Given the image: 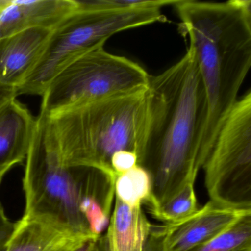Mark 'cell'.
<instances>
[{"mask_svg": "<svg viewBox=\"0 0 251 251\" xmlns=\"http://www.w3.org/2000/svg\"><path fill=\"white\" fill-rule=\"evenodd\" d=\"M146 133L137 158L152 180L149 202L163 204L189 184L204 165L201 142L208 104L205 88L190 48L170 68L148 83Z\"/></svg>", "mask_w": 251, "mask_h": 251, "instance_id": "obj_1", "label": "cell"}, {"mask_svg": "<svg viewBox=\"0 0 251 251\" xmlns=\"http://www.w3.org/2000/svg\"><path fill=\"white\" fill-rule=\"evenodd\" d=\"M148 87L47 115L50 132L63 162L102 170L116 179L113 155L130 151L139 155L148 123Z\"/></svg>", "mask_w": 251, "mask_h": 251, "instance_id": "obj_4", "label": "cell"}, {"mask_svg": "<svg viewBox=\"0 0 251 251\" xmlns=\"http://www.w3.org/2000/svg\"><path fill=\"white\" fill-rule=\"evenodd\" d=\"M76 8L75 0H0V39L30 29H54Z\"/></svg>", "mask_w": 251, "mask_h": 251, "instance_id": "obj_10", "label": "cell"}, {"mask_svg": "<svg viewBox=\"0 0 251 251\" xmlns=\"http://www.w3.org/2000/svg\"><path fill=\"white\" fill-rule=\"evenodd\" d=\"M36 126V118L17 98L0 109V174L26 159Z\"/></svg>", "mask_w": 251, "mask_h": 251, "instance_id": "obj_12", "label": "cell"}, {"mask_svg": "<svg viewBox=\"0 0 251 251\" xmlns=\"http://www.w3.org/2000/svg\"><path fill=\"white\" fill-rule=\"evenodd\" d=\"M15 223H13L5 214L0 203V251H6L8 241L14 231Z\"/></svg>", "mask_w": 251, "mask_h": 251, "instance_id": "obj_18", "label": "cell"}, {"mask_svg": "<svg viewBox=\"0 0 251 251\" xmlns=\"http://www.w3.org/2000/svg\"><path fill=\"white\" fill-rule=\"evenodd\" d=\"M210 201L251 209V91L223 122L202 167Z\"/></svg>", "mask_w": 251, "mask_h": 251, "instance_id": "obj_7", "label": "cell"}, {"mask_svg": "<svg viewBox=\"0 0 251 251\" xmlns=\"http://www.w3.org/2000/svg\"><path fill=\"white\" fill-rule=\"evenodd\" d=\"M150 77L134 61L100 47L79 57L51 80L42 95L41 111L50 116L132 93L148 87Z\"/></svg>", "mask_w": 251, "mask_h": 251, "instance_id": "obj_6", "label": "cell"}, {"mask_svg": "<svg viewBox=\"0 0 251 251\" xmlns=\"http://www.w3.org/2000/svg\"><path fill=\"white\" fill-rule=\"evenodd\" d=\"M152 226L142 206H129L116 198L105 234L109 251H145Z\"/></svg>", "mask_w": 251, "mask_h": 251, "instance_id": "obj_13", "label": "cell"}, {"mask_svg": "<svg viewBox=\"0 0 251 251\" xmlns=\"http://www.w3.org/2000/svg\"><path fill=\"white\" fill-rule=\"evenodd\" d=\"M25 160L23 215L94 238L88 218L108 198L111 176L93 167L63 162L42 111Z\"/></svg>", "mask_w": 251, "mask_h": 251, "instance_id": "obj_3", "label": "cell"}, {"mask_svg": "<svg viewBox=\"0 0 251 251\" xmlns=\"http://www.w3.org/2000/svg\"><path fill=\"white\" fill-rule=\"evenodd\" d=\"M17 96V89L0 86V109Z\"/></svg>", "mask_w": 251, "mask_h": 251, "instance_id": "obj_19", "label": "cell"}, {"mask_svg": "<svg viewBox=\"0 0 251 251\" xmlns=\"http://www.w3.org/2000/svg\"><path fill=\"white\" fill-rule=\"evenodd\" d=\"M5 175L6 174H3V173H1V174H0V185H1V183H2V180H3Z\"/></svg>", "mask_w": 251, "mask_h": 251, "instance_id": "obj_22", "label": "cell"}, {"mask_svg": "<svg viewBox=\"0 0 251 251\" xmlns=\"http://www.w3.org/2000/svg\"><path fill=\"white\" fill-rule=\"evenodd\" d=\"M90 239H96L23 215L15 223L6 251H75Z\"/></svg>", "mask_w": 251, "mask_h": 251, "instance_id": "obj_11", "label": "cell"}, {"mask_svg": "<svg viewBox=\"0 0 251 251\" xmlns=\"http://www.w3.org/2000/svg\"><path fill=\"white\" fill-rule=\"evenodd\" d=\"M177 0H148L135 8L103 10L77 4L74 12L52 30L34 71L17 89V95H42L51 80L86 52L104 46L114 34L166 20L161 9Z\"/></svg>", "mask_w": 251, "mask_h": 251, "instance_id": "obj_5", "label": "cell"}, {"mask_svg": "<svg viewBox=\"0 0 251 251\" xmlns=\"http://www.w3.org/2000/svg\"><path fill=\"white\" fill-rule=\"evenodd\" d=\"M145 205L152 217L164 224L177 223L192 215L199 208L195 184L185 186L180 193L165 203L149 202Z\"/></svg>", "mask_w": 251, "mask_h": 251, "instance_id": "obj_15", "label": "cell"}, {"mask_svg": "<svg viewBox=\"0 0 251 251\" xmlns=\"http://www.w3.org/2000/svg\"><path fill=\"white\" fill-rule=\"evenodd\" d=\"M190 251H251V214L209 242Z\"/></svg>", "mask_w": 251, "mask_h": 251, "instance_id": "obj_16", "label": "cell"}, {"mask_svg": "<svg viewBox=\"0 0 251 251\" xmlns=\"http://www.w3.org/2000/svg\"><path fill=\"white\" fill-rule=\"evenodd\" d=\"M53 29L33 28L0 39V86L18 89L39 64Z\"/></svg>", "mask_w": 251, "mask_h": 251, "instance_id": "obj_9", "label": "cell"}, {"mask_svg": "<svg viewBox=\"0 0 251 251\" xmlns=\"http://www.w3.org/2000/svg\"><path fill=\"white\" fill-rule=\"evenodd\" d=\"M251 209L209 201L196 212L171 224L152 226L145 251H190L223 233Z\"/></svg>", "mask_w": 251, "mask_h": 251, "instance_id": "obj_8", "label": "cell"}, {"mask_svg": "<svg viewBox=\"0 0 251 251\" xmlns=\"http://www.w3.org/2000/svg\"><path fill=\"white\" fill-rule=\"evenodd\" d=\"M152 190L151 176L139 165L119 175L116 178V198L129 206L145 205L152 197Z\"/></svg>", "mask_w": 251, "mask_h": 251, "instance_id": "obj_14", "label": "cell"}, {"mask_svg": "<svg viewBox=\"0 0 251 251\" xmlns=\"http://www.w3.org/2000/svg\"><path fill=\"white\" fill-rule=\"evenodd\" d=\"M111 165L114 173L119 176L137 165V155L130 151H120L113 155Z\"/></svg>", "mask_w": 251, "mask_h": 251, "instance_id": "obj_17", "label": "cell"}, {"mask_svg": "<svg viewBox=\"0 0 251 251\" xmlns=\"http://www.w3.org/2000/svg\"><path fill=\"white\" fill-rule=\"evenodd\" d=\"M97 251H109L107 242L106 236L102 234L98 239V250Z\"/></svg>", "mask_w": 251, "mask_h": 251, "instance_id": "obj_21", "label": "cell"}, {"mask_svg": "<svg viewBox=\"0 0 251 251\" xmlns=\"http://www.w3.org/2000/svg\"><path fill=\"white\" fill-rule=\"evenodd\" d=\"M98 239H90L75 251H97Z\"/></svg>", "mask_w": 251, "mask_h": 251, "instance_id": "obj_20", "label": "cell"}, {"mask_svg": "<svg viewBox=\"0 0 251 251\" xmlns=\"http://www.w3.org/2000/svg\"><path fill=\"white\" fill-rule=\"evenodd\" d=\"M173 6L206 94L208 112L201 142L205 164L251 69V1L177 0Z\"/></svg>", "mask_w": 251, "mask_h": 251, "instance_id": "obj_2", "label": "cell"}]
</instances>
